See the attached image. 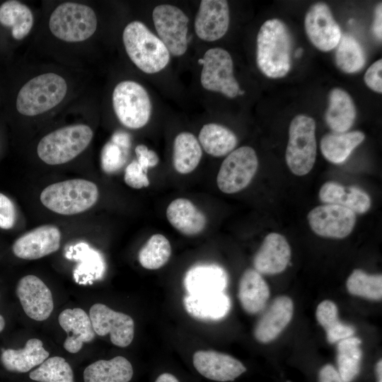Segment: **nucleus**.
Here are the masks:
<instances>
[{
	"label": "nucleus",
	"mask_w": 382,
	"mask_h": 382,
	"mask_svg": "<svg viewBox=\"0 0 382 382\" xmlns=\"http://www.w3.org/2000/svg\"><path fill=\"white\" fill-rule=\"evenodd\" d=\"M202 156V147L196 137L190 132L179 133L173 142V165L181 174L192 172Z\"/></svg>",
	"instance_id": "2f4dec72"
},
{
	"label": "nucleus",
	"mask_w": 382,
	"mask_h": 382,
	"mask_svg": "<svg viewBox=\"0 0 382 382\" xmlns=\"http://www.w3.org/2000/svg\"><path fill=\"white\" fill-rule=\"evenodd\" d=\"M50 354L43 347L42 342L37 338L29 339L23 348L4 349L1 362L8 371L25 373L40 365Z\"/></svg>",
	"instance_id": "bb28decb"
},
{
	"label": "nucleus",
	"mask_w": 382,
	"mask_h": 382,
	"mask_svg": "<svg viewBox=\"0 0 382 382\" xmlns=\"http://www.w3.org/2000/svg\"><path fill=\"white\" fill-rule=\"evenodd\" d=\"M257 166V156L252 147L243 146L232 151L220 166L216 177L219 189L226 194L240 192L250 184Z\"/></svg>",
	"instance_id": "9d476101"
},
{
	"label": "nucleus",
	"mask_w": 382,
	"mask_h": 382,
	"mask_svg": "<svg viewBox=\"0 0 382 382\" xmlns=\"http://www.w3.org/2000/svg\"><path fill=\"white\" fill-rule=\"evenodd\" d=\"M66 91V82L61 76L54 73L40 74L21 88L16 98V109L26 116L40 115L61 103Z\"/></svg>",
	"instance_id": "39448f33"
},
{
	"label": "nucleus",
	"mask_w": 382,
	"mask_h": 382,
	"mask_svg": "<svg viewBox=\"0 0 382 382\" xmlns=\"http://www.w3.org/2000/svg\"><path fill=\"white\" fill-rule=\"evenodd\" d=\"M227 284L226 272L221 267L214 264L193 266L184 277V286L188 294L224 292Z\"/></svg>",
	"instance_id": "b1692460"
},
{
	"label": "nucleus",
	"mask_w": 382,
	"mask_h": 382,
	"mask_svg": "<svg viewBox=\"0 0 382 382\" xmlns=\"http://www.w3.org/2000/svg\"><path fill=\"white\" fill-rule=\"evenodd\" d=\"M88 316L95 333L100 336L110 335L113 345L125 347L132 342L134 323L129 316L115 311L103 303L93 304Z\"/></svg>",
	"instance_id": "4468645a"
},
{
	"label": "nucleus",
	"mask_w": 382,
	"mask_h": 382,
	"mask_svg": "<svg viewBox=\"0 0 382 382\" xmlns=\"http://www.w3.org/2000/svg\"><path fill=\"white\" fill-rule=\"evenodd\" d=\"M16 220V212L13 203L5 195L0 192V228H11Z\"/></svg>",
	"instance_id": "79ce46f5"
},
{
	"label": "nucleus",
	"mask_w": 382,
	"mask_h": 382,
	"mask_svg": "<svg viewBox=\"0 0 382 382\" xmlns=\"http://www.w3.org/2000/svg\"><path fill=\"white\" fill-rule=\"evenodd\" d=\"M29 377L37 382H74L70 364L58 356L48 357L29 374Z\"/></svg>",
	"instance_id": "4c0bfd02"
},
{
	"label": "nucleus",
	"mask_w": 382,
	"mask_h": 382,
	"mask_svg": "<svg viewBox=\"0 0 382 382\" xmlns=\"http://www.w3.org/2000/svg\"><path fill=\"white\" fill-rule=\"evenodd\" d=\"M291 38L286 25L279 19L264 22L257 35L256 62L267 77L285 76L291 68Z\"/></svg>",
	"instance_id": "f257e3e1"
},
{
	"label": "nucleus",
	"mask_w": 382,
	"mask_h": 382,
	"mask_svg": "<svg viewBox=\"0 0 382 382\" xmlns=\"http://www.w3.org/2000/svg\"><path fill=\"white\" fill-rule=\"evenodd\" d=\"M61 233L54 225L37 227L16 239L12 251L18 258L37 260L56 252L60 246Z\"/></svg>",
	"instance_id": "f3484780"
},
{
	"label": "nucleus",
	"mask_w": 382,
	"mask_h": 382,
	"mask_svg": "<svg viewBox=\"0 0 382 382\" xmlns=\"http://www.w3.org/2000/svg\"><path fill=\"white\" fill-rule=\"evenodd\" d=\"M134 376L131 362L117 356L109 360H98L83 371L84 382H129Z\"/></svg>",
	"instance_id": "c85d7f7f"
},
{
	"label": "nucleus",
	"mask_w": 382,
	"mask_h": 382,
	"mask_svg": "<svg viewBox=\"0 0 382 382\" xmlns=\"http://www.w3.org/2000/svg\"><path fill=\"white\" fill-rule=\"evenodd\" d=\"M154 382H181L173 373L163 371L157 375Z\"/></svg>",
	"instance_id": "de8ad7c7"
},
{
	"label": "nucleus",
	"mask_w": 382,
	"mask_h": 382,
	"mask_svg": "<svg viewBox=\"0 0 382 382\" xmlns=\"http://www.w3.org/2000/svg\"><path fill=\"white\" fill-rule=\"evenodd\" d=\"M0 23L11 28L13 37L20 40L30 33L33 25V16L25 4L10 0L0 6Z\"/></svg>",
	"instance_id": "473e14b6"
},
{
	"label": "nucleus",
	"mask_w": 382,
	"mask_h": 382,
	"mask_svg": "<svg viewBox=\"0 0 382 382\" xmlns=\"http://www.w3.org/2000/svg\"><path fill=\"white\" fill-rule=\"evenodd\" d=\"M304 28L311 42L323 52L335 48L342 37L340 27L329 6L322 2L316 3L308 8Z\"/></svg>",
	"instance_id": "ddd939ff"
},
{
	"label": "nucleus",
	"mask_w": 382,
	"mask_h": 382,
	"mask_svg": "<svg viewBox=\"0 0 382 382\" xmlns=\"http://www.w3.org/2000/svg\"><path fill=\"white\" fill-rule=\"evenodd\" d=\"M16 291L29 318L42 321L50 317L54 308L52 294L39 277L33 274L23 277L18 282Z\"/></svg>",
	"instance_id": "dca6fc26"
},
{
	"label": "nucleus",
	"mask_w": 382,
	"mask_h": 382,
	"mask_svg": "<svg viewBox=\"0 0 382 382\" xmlns=\"http://www.w3.org/2000/svg\"><path fill=\"white\" fill-rule=\"evenodd\" d=\"M335 63L345 73L353 74L365 65L366 54L358 40L349 34L342 35L336 47Z\"/></svg>",
	"instance_id": "c9c22d12"
},
{
	"label": "nucleus",
	"mask_w": 382,
	"mask_h": 382,
	"mask_svg": "<svg viewBox=\"0 0 382 382\" xmlns=\"http://www.w3.org/2000/svg\"><path fill=\"white\" fill-rule=\"evenodd\" d=\"M122 40L131 61L146 74L159 72L169 63L170 52L165 45L139 21L126 25Z\"/></svg>",
	"instance_id": "f03ea898"
},
{
	"label": "nucleus",
	"mask_w": 382,
	"mask_h": 382,
	"mask_svg": "<svg viewBox=\"0 0 382 382\" xmlns=\"http://www.w3.org/2000/svg\"><path fill=\"white\" fill-rule=\"evenodd\" d=\"M356 116V107L349 94L340 88H332L328 94L325 114L328 126L333 132H346L353 125Z\"/></svg>",
	"instance_id": "a878e982"
},
{
	"label": "nucleus",
	"mask_w": 382,
	"mask_h": 382,
	"mask_svg": "<svg viewBox=\"0 0 382 382\" xmlns=\"http://www.w3.org/2000/svg\"><path fill=\"white\" fill-rule=\"evenodd\" d=\"M318 382H345L331 364L324 365L318 373Z\"/></svg>",
	"instance_id": "a18cd8bd"
},
{
	"label": "nucleus",
	"mask_w": 382,
	"mask_h": 382,
	"mask_svg": "<svg viewBox=\"0 0 382 382\" xmlns=\"http://www.w3.org/2000/svg\"><path fill=\"white\" fill-rule=\"evenodd\" d=\"M170 224L186 236H195L204 229L207 219L204 214L189 199L178 198L172 201L166 209Z\"/></svg>",
	"instance_id": "393cba45"
},
{
	"label": "nucleus",
	"mask_w": 382,
	"mask_h": 382,
	"mask_svg": "<svg viewBox=\"0 0 382 382\" xmlns=\"http://www.w3.org/2000/svg\"><path fill=\"white\" fill-rule=\"evenodd\" d=\"M302 51H303V50L301 48L296 50V54H295V57H299L302 54Z\"/></svg>",
	"instance_id": "3c124183"
},
{
	"label": "nucleus",
	"mask_w": 382,
	"mask_h": 382,
	"mask_svg": "<svg viewBox=\"0 0 382 382\" xmlns=\"http://www.w3.org/2000/svg\"><path fill=\"white\" fill-rule=\"evenodd\" d=\"M372 32L378 40L382 38V4H377L374 11Z\"/></svg>",
	"instance_id": "49530a36"
},
{
	"label": "nucleus",
	"mask_w": 382,
	"mask_h": 382,
	"mask_svg": "<svg viewBox=\"0 0 382 382\" xmlns=\"http://www.w3.org/2000/svg\"><path fill=\"white\" fill-rule=\"evenodd\" d=\"M382 60L378 59L366 70L364 80L366 85L372 91L382 93Z\"/></svg>",
	"instance_id": "37998d69"
},
{
	"label": "nucleus",
	"mask_w": 382,
	"mask_h": 382,
	"mask_svg": "<svg viewBox=\"0 0 382 382\" xmlns=\"http://www.w3.org/2000/svg\"><path fill=\"white\" fill-rule=\"evenodd\" d=\"M124 180L125 183L135 189H141L149 185V180L143 168L137 160L132 161L125 168Z\"/></svg>",
	"instance_id": "a19ab883"
},
{
	"label": "nucleus",
	"mask_w": 382,
	"mask_h": 382,
	"mask_svg": "<svg viewBox=\"0 0 382 382\" xmlns=\"http://www.w3.org/2000/svg\"><path fill=\"white\" fill-rule=\"evenodd\" d=\"M98 187L84 179H71L51 184L40 194L42 204L63 215H74L92 207L98 199Z\"/></svg>",
	"instance_id": "7ed1b4c3"
},
{
	"label": "nucleus",
	"mask_w": 382,
	"mask_h": 382,
	"mask_svg": "<svg viewBox=\"0 0 382 382\" xmlns=\"http://www.w3.org/2000/svg\"><path fill=\"white\" fill-rule=\"evenodd\" d=\"M171 255L169 241L162 234L151 236L140 249L138 260L147 270H157L163 267Z\"/></svg>",
	"instance_id": "e433bc0d"
},
{
	"label": "nucleus",
	"mask_w": 382,
	"mask_h": 382,
	"mask_svg": "<svg viewBox=\"0 0 382 382\" xmlns=\"http://www.w3.org/2000/svg\"><path fill=\"white\" fill-rule=\"evenodd\" d=\"M364 138V134L360 131L327 133L320 140V151L328 161L335 164L342 163Z\"/></svg>",
	"instance_id": "c756f323"
},
{
	"label": "nucleus",
	"mask_w": 382,
	"mask_h": 382,
	"mask_svg": "<svg viewBox=\"0 0 382 382\" xmlns=\"http://www.w3.org/2000/svg\"><path fill=\"white\" fill-rule=\"evenodd\" d=\"M316 318L325 330L330 343L352 337L355 332L352 326L344 324L339 320L337 307L332 301L325 300L319 303L316 309Z\"/></svg>",
	"instance_id": "f704fd0d"
},
{
	"label": "nucleus",
	"mask_w": 382,
	"mask_h": 382,
	"mask_svg": "<svg viewBox=\"0 0 382 382\" xmlns=\"http://www.w3.org/2000/svg\"><path fill=\"white\" fill-rule=\"evenodd\" d=\"M229 22V7L226 1L202 0L195 18V31L204 41H216L226 33Z\"/></svg>",
	"instance_id": "a211bd4d"
},
{
	"label": "nucleus",
	"mask_w": 382,
	"mask_h": 382,
	"mask_svg": "<svg viewBox=\"0 0 382 382\" xmlns=\"http://www.w3.org/2000/svg\"><path fill=\"white\" fill-rule=\"evenodd\" d=\"M135 154L137 162L146 172L149 168L155 167L158 163V157L156 153L149 149L144 144L136 146Z\"/></svg>",
	"instance_id": "c03bdc74"
},
{
	"label": "nucleus",
	"mask_w": 382,
	"mask_h": 382,
	"mask_svg": "<svg viewBox=\"0 0 382 382\" xmlns=\"http://www.w3.org/2000/svg\"><path fill=\"white\" fill-rule=\"evenodd\" d=\"M293 313L294 304L289 297L276 298L256 324L255 339L262 343L274 340L289 323Z\"/></svg>",
	"instance_id": "aec40b11"
},
{
	"label": "nucleus",
	"mask_w": 382,
	"mask_h": 382,
	"mask_svg": "<svg viewBox=\"0 0 382 382\" xmlns=\"http://www.w3.org/2000/svg\"><path fill=\"white\" fill-rule=\"evenodd\" d=\"M152 18L158 37L170 54L183 55L187 49L189 18L178 7L170 4L156 6Z\"/></svg>",
	"instance_id": "9b49d317"
},
{
	"label": "nucleus",
	"mask_w": 382,
	"mask_h": 382,
	"mask_svg": "<svg viewBox=\"0 0 382 382\" xmlns=\"http://www.w3.org/2000/svg\"><path fill=\"white\" fill-rule=\"evenodd\" d=\"M192 361L200 376L216 382L233 381L247 370L238 359L216 351H197Z\"/></svg>",
	"instance_id": "2eb2a0df"
},
{
	"label": "nucleus",
	"mask_w": 382,
	"mask_h": 382,
	"mask_svg": "<svg viewBox=\"0 0 382 382\" xmlns=\"http://www.w3.org/2000/svg\"><path fill=\"white\" fill-rule=\"evenodd\" d=\"M97 23L96 15L91 7L66 2L53 11L50 17L49 28L57 38L68 42H77L93 35Z\"/></svg>",
	"instance_id": "0eeeda50"
},
{
	"label": "nucleus",
	"mask_w": 382,
	"mask_h": 382,
	"mask_svg": "<svg viewBox=\"0 0 382 382\" xmlns=\"http://www.w3.org/2000/svg\"><path fill=\"white\" fill-rule=\"evenodd\" d=\"M198 141L208 154L221 157L233 151L238 139L228 128L216 123H207L201 128Z\"/></svg>",
	"instance_id": "7c9ffc66"
},
{
	"label": "nucleus",
	"mask_w": 382,
	"mask_h": 382,
	"mask_svg": "<svg viewBox=\"0 0 382 382\" xmlns=\"http://www.w3.org/2000/svg\"><path fill=\"white\" fill-rule=\"evenodd\" d=\"M93 136V131L88 125L78 124L66 126L43 137L37 146V154L47 164H63L83 151Z\"/></svg>",
	"instance_id": "20e7f679"
},
{
	"label": "nucleus",
	"mask_w": 382,
	"mask_h": 382,
	"mask_svg": "<svg viewBox=\"0 0 382 382\" xmlns=\"http://www.w3.org/2000/svg\"><path fill=\"white\" fill-rule=\"evenodd\" d=\"M316 122L306 115L295 116L289 125L286 162L289 170L299 176L308 173L316 158Z\"/></svg>",
	"instance_id": "423d86ee"
},
{
	"label": "nucleus",
	"mask_w": 382,
	"mask_h": 382,
	"mask_svg": "<svg viewBox=\"0 0 382 382\" xmlns=\"http://www.w3.org/2000/svg\"><path fill=\"white\" fill-rule=\"evenodd\" d=\"M291 257L290 246L285 237L277 233L267 234L253 259L260 274H275L283 272Z\"/></svg>",
	"instance_id": "6ab92c4d"
},
{
	"label": "nucleus",
	"mask_w": 382,
	"mask_h": 382,
	"mask_svg": "<svg viewBox=\"0 0 382 382\" xmlns=\"http://www.w3.org/2000/svg\"><path fill=\"white\" fill-rule=\"evenodd\" d=\"M112 106L119 121L129 129L145 126L151 117V103L146 89L134 81H123L112 92Z\"/></svg>",
	"instance_id": "6e6552de"
},
{
	"label": "nucleus",
	"mask_w": 382,
	"mask_h": 382,
	"mask_svg": "<svg viewBox=\"0 0 382 382\" xmlns=\"http://www.w3.org/2000/svg\"><path fill=\"white\" fill-rule=\"evenodd\" d=\"M307 219L316 234L325 238H343L352 231L356 214L340 205L325 204L311 209Z\"/></svg>",
	"instance_id": "f8f14e48"
},
{
	"label": "nucleus",
	"mask_w": 382,
	"mask_h": 382,
	"mask_svg": "<svg viewBox=\"0 0 382 382\" xmlns=\"http://www.w3.org/2000/svg\"><path fill=\"white\" fill-rule=\"evenodd\" d=\"M4 328H5V320L3 316L0 314V332L3 331Z\"/></svg>",
	"instance_id": "8fccbe9b"
},
{
	"label": "nucleus",
	"mask_w": 382,
	"mask_h": 382,
	"mask_svg": "<svg viewBox=\"0 0 382 382\" xmlns=\"http://www.w3.org/2000/svg\"><path fill=\"white\" fill-rule=\"evenodd\" d=\"M346 286L348 291L354 296L374 301L381 299V274H369L357 269L349 276Z\"/></svg>",
	"instance_id": "58836bf2"
},
{
	"label": "nucleus",
	"mask_w": 382,
	"mask_h": 382,
	"mask_svg": "<svg viewBox=\"0 0 382 382\" xmlns=\"http://www.w3.org/2000/svg\"><path fill=\"white\" fill-rule=\"evenodd\" d=\"M198 62L202 64L200 81L202 87L233 98L238 96L240 86L233 75V63L230 54L221 47L205 52Z\"/></svg>",
	"instance_id": "1a4fd4ad"
},
{
	"label": "nucleus",
	"mask_w": 382,
	"mask_h": 382,
	"mask_svg": "<svg viewBox=\"0 0 382 382\" xmlns=\"http://www.w3.org/2000/svg\"><path fill=\"white\" fill-rule=\"evenodd\" d=\"M361 343L359 338L349 337L337 344V371L345 382L352 381L359 374L362 358Z\"/></svg>",
	"instance_id": "72a5a7b5"
},
{
	"label": "nucleus",
	"mask_w": 382,
	"mask_h": 382,
	"mask_svg": "<svg viewBox=\"0 0 382 382\" xmlns=\"http://www.w3.org/2000/svg\"><path fill=\"white\" fill-rule=\"evenodd\" d=\"M62 328L67 333L64 348L69 352L77 353L83 343L92 341L95 337L92 323L86 312L79 308H66L58 316Z\"/></svg>",
	"instance_id": "412c9836"
},
{
	"label": "nucleus",
	"mask_w": 382,
	"mask_h": 382,
	"mask_svg": "<svg viewBox=\"0 0 382 382\" xmlns=\"http://www.w3.org/2000/svg\"><path fill=\"white\" fill-rule=\"evenodd\" d=\"M186 312L195 319L214 321L224 318L231 306L224 292L187 294L183 299Z\"/></svg>",
	"instance_id": "4be33fe9"
},
{
	"label": "nucleus",
	"mask_w": 382,
	"mask_h": 382,
	"mask_svg": "<svg viewBox=\"0 0 382 382\" xmlns=\"http://www.w3.org/2000/svg\"><path fill=\"white\" fill-rule=\"evenodd\" d=\"M238 296L243 308L250 314H255L265 307L270 289L258 272L248 269L241 277Z\"/></svg>",
	"instance_id": "cd10ccee"
},
{
	"label": "nucleus",
	"mask_w": 382,
	"mask_h": 382,
	"mask_svg": "<svg viewBox=\"0 0 382 382\" xmlns=\"http://www.w3.org/2000/svg\"><path fill=\"white\" fill-rule=\"evenodd\" d=\"M376 372L378 378L377 382H382V361L380 359L376 365Z\"/></svg>",
	"instance_id": "09e8293b"
},
{
	"label": "nucleus",
	"mask_w": 382,
	"mask_h": 382,
	"mask_svg": "<svg viewBox=\"0 0 382 382\" xmlns=\"http://www.w3.org/2000/svg\"><path fill=\"white\" fill-rule=\"evenodd\" d=\"M129 148L118 144L112 140L108 141L102 149L100 164L106 173H113L126 163Z\"/></svg>",
	"instance_id": "ea45409f"
},
{
	"label": "nucleus",
	"mask_w": 382,
	"mask_h": 382,
	"mask_svg": "<svg viewBox=\"0 0 382 382\" xmlns=\"http://www.w3.org/2000/svg\"><path fill=\"white\" fill-rule=\"evenodd\" d=\"M319 199L325 204H332L346 207L355 214H364L371 207V198L361 188L344 186L334 181H328L320 187Z\"/></svg>",
	"instance_id": "5701e85b"
}]
</instances>
